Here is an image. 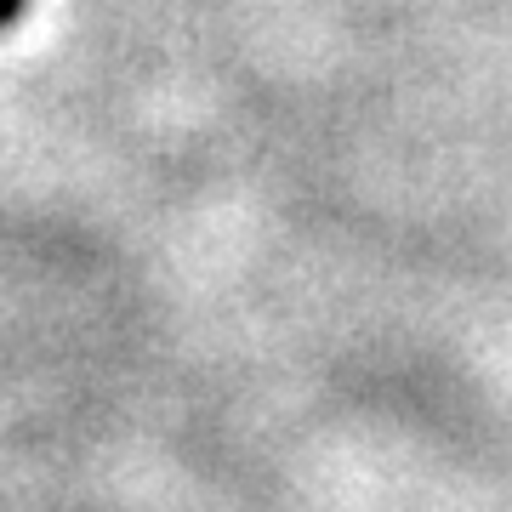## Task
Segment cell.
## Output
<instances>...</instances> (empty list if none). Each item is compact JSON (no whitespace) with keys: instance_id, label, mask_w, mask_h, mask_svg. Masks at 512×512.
Wrapping results in <instances>:
<instances>
[{"instance_id":"cell-1","label":"cell","mask_w":512,"mask_h":512,"mask_svg":"<svg viewBox=\"0 0 512 512\" xmlns=\"http://www.w3.org/2000/svg\"><path fill=\"white\" fill-rule=\"evenodd\" d=\"M23 12H29V0H0V35H6V29H12Z\"/></svg>"}]
</instances>
